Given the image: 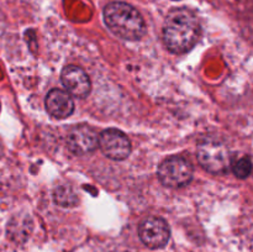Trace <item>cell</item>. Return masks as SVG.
<instances>
[{"mask_svg": "<svg viewBox=\"0 0 253 252\" xmlns=\"http://www.w3.org/2000/svg\"><path fill=\"white\" fill-rule=\"evenodd\" d=\"M202 35L199 20L185 7L173 9L163 26V40L170 52L177 54L190 51Z\"/></svg>", "mask_w": 253, "mask_h": 252, "instance_id": "cell-1", "label": "cell"}, {"mask_svg": "<svg viewBox=\"0 0 253 252\" xmlns=\"http://www.w3.org/2000/svg\"><path fill=\"white\" fill-rule=\"evenodd\" d=\"M104 20L111 31L128 41L142 39L146 34V24L142 15L127 2L114 1L104 9Z\"/></svg>", "mask_w": 253, "mask_h": 252, "instance_id": "cell-2", "label": "cell"}, {"mask_svg": "<svg viewBox=\"0 0 253 252\" xmlns=\"http://www.w3.org/2000/svg\"><path fill=\"white\" fill-rule=\"evenodd\" d=\"M197 156L202 167L214 174L225 173L231 163L229 148L216 138H204L198 145Z\"/></svg>", "mask_w": 253, "mask_h": 252, "instance_id": "cell-3", "label": "cell"}, {"mask_svg": "<svg viewBox=\"0 0 253 252\" xmlns=\"http://www.w3.org/2000/svg\"><path fill=\"white\" fill-rule=\"evenodd\" d=\"M158 178L166 187H185L193 178V167L185 158L169 157L158 167Z\"/></svg>", "mask_w": 253, "mask_h": 252, "instance_id": "cell-4", "label": "cell"}, {"mask_svg": "<svg viewBox=\"0 0 253 252\" xmlns=\"http://www.w3.org/2000/svg\"><path fill=\"white\" fill-rule=\"evenodd\" d=\"M101 152L114 161H123L131 153V142L127 136L116 128H106L99 136Z\"/></svg>", "mask_w": 253, "mask_h": 252, "instance_id": "cell-5", "label": "cell"}, {"mask_svg": "<svg viewBox=\"0 0 253 252\" xmlns=\"http://www.w3.org/2000/svg\"><path fill=\"white\" fill-rule=\"evenodd\" d=\"M140 239L148 249H162L167 245L170 230L167 222L161 217L151 216L143 220L138 227Z\"/></svg>", "mask_w": 253, "mask_h": 252, "instance_id": "cell-6", "label": "cell"}, {"mask_svg": "<svg viewBox=\"0 0 253 252\" xmlns=\"http://www.w3.org/2000/svg\"><path fill=\"white\" fill-rule=\"evenodd\" d=\"M67 147L76 155H86L98 147L99 137L94 128L88 125L74 126L67 135Z\"/></svg>", "mask_w": 253, "mask_h": 252, "instance_id": "cell-7", "label": "cell"}, {"mask_svg": "<svg viewBox=\"0 0 253 252\" xmlns=\"http://www.w3.org/2000/svg\"><path fill=\"white\" fill-rule=\"evenodd\" d=\"M61 81L67 91L77 98H85L90 93V79L79 67L73 64L64 67L61 73Z\"/></svg>", "mask_w": 253, "mask_h": 252, "instance_id": "cell-8", "label": "cell"}, {"mask_svg": "<svg viewBox=\"0 0 253 252\" xmlns=\"http://www.w3.org/2000/svg\"><path fill=\"white\" fill-rule=\"evenodd\" d=\"M46 110L56 119H66L74 111V103L69 93L62 89H52L46 96Z\"/></svg>", "mask_w": 253, "mask_h": 252, "instance_id": "cell-9", "label": "cell"}, {"mask_svg": "<svg viewBox=\"0 0 253 252\" xmlns=\"http://www.w3.org/2000/svg\"><path fill=\"white\" fill-rule=\"evenodd\" d=\"M54 200L62 207H72L73 204H76V194L71 187L62 185V187L57 188L54 192Z\"/></svg>", "mask_w": 253, "mask_h": 252, "instance_id": "cell-10", "label": "cell"}, {"mask_svg": "<svg viewBox=\"0 0 253 252\" xmlns=\"http://www.w3.org/2000/svg\"><path fill=\"white\" fill-rule=\"evenodd\" d=\"M232 172L235 173L237 178H241V179H245V178L249 177L252 172V162L250 158L244 157L237 160L236 162L232 166Z\"/></svg>", "mask_w": 253, "mask_h": 252, "instance_id": "cell-11", "label": "cell"}, {"mask_svg": "<svg viewBox=\"0 0 253 252\" xmlns=\"http://www.w3.org/2000/svg\"><path fill=\"white\" fill-rule=\"evenodd\" d=\"M1 156H2V146L1 143H0V158H1Z\"/></svg>", "mask_w": 253, "mask_h": 252, "instance_id": "cell-12", "label": "cell"}]
</instances>
